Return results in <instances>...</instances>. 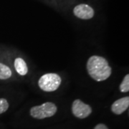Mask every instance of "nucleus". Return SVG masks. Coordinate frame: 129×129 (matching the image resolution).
<instances>
[{
  "label": "nucleus",
  "instance_id": "3",
  "mask_svg": "<svg viewBox=\"0 0 129 129\" xmlns=\"http://www.w3.org/2000/svg\"><path fill=\"white\" fill-rule=\"evenodd\" d=\"M57 111V108L55 103L52 102H46L40 106L32 107L30 109V115L36 119H44L53 116Z\"/></svg>",
  "mask_w": 129,
  "mask_h": 129
},
{
  "label": "nucleus",
  "instance_id": "6",
  "mask_svg": "<svg viewBox=\"0 0 129 129\" xmlns=\"http://www.w3.org/2000/svg\"><path fill=\"white\" fill-rule=\"evenodd\" d=\"M129 97H123L115 101L111 106V111L115 115H120L128 108Z\"/></svg>",
  "mask_w": 129,
  "mask_h": 129
},
{
  "label": "nucleus",
  "instance_id": "7",
  "mask_svg": "<svg viewBox=\"0 0 129 129\" xmlns=\"http://www.w3.org/2000/svg\"><path fill=\"white\" fill-rule=\"evenodd\" d=\"M14 68L16 72L22 75H26L28 73V67L27 65V63L22 57H17L14 60Z\"/></svg>",
  "mask_w": 129,
  "mask_h": 129
},
{
  "label": "nucleus",
  "instance_id": "4",
  "mask_svg": "<svg viewBox=\"0 0 129 129\" xmlns=\"http://www.w3.org/2000/svg\"><path fill=\"white\" fill-rule=\"evenodd\" d=\"M72 112L75 117L83 119L88 117L92 113L91 107L80 101V99L75 100L72 105Z\"/></svg>",
  "mask_w": 129,
  "mask_h": 129
},
{
  "label": "nucleus",
  "instance_id": "10",
  "mask_svg": "<svg viewBox=\"0 0 129 129\" xmlns=\"http://www.w3.org/2000/svg\"><path fill=\"white\" fill-rule=\"evenodd\" d=\"M9 108V103L5 98H0V114L5 113Z\"/></svg>",
  "mask_w": 129,
  "mask_h": 129
},
{
  "label": "nucleus",
  "instance_id": "8",
  "mask_svg": "<svg viewBox=\"0 0 129 129\" xmlns=\"http://www.w3.org/2000/svg\"><path fill=\"white\" fill-rule=\"evenodd\" d=\"M12 70L9 66L0 62V80H7L11 78Z\"/></svg>",
  "mask_w": 129,
  "mask_h": 129
},
{
  "label": "nucleus",
  "instance_id": "9",
  "mask_svg": "<svg viewBox=\"0 0 129 129\" xmlns=\"http://www.w3.org/2000/svg\"><path fill=\"white\" fill-rule=\"evenodd\" d=\"M120 92H128L129 91V75L127 74L124 77L123 81L121 82L119 86Z\"/></svg>",
  "mask_w": 129,
  "mask_h": 129
},
{
  "label": "nucleus",
  "instance_id": "11",
  "mask_svg": "<svg viewBox=\"0 0 129 129\" xmlns=\"http://www.w3.org/2000/svg\"><path fill=\"white\" fill-rule=\"evenodd\" d=\"M94 129H108V127H107L105 124L100 123V124H98L97 125H95V127L94 128Z\"/></svg>",
  "mask_w": 129,
  "mask_h": 129
},
{
  "label": "nucleus",
  "instance_id": "2",
  "mask_svg": "<svg viewBox=\"0 0 129 129\" xmlns=\"http://www.w3.org/2000/svg\"><path fill=\"white\" fill-rule=\"evenodd\" d=\"M62 83L61 77L57 73L44 74L38 80V85L45 92H53L57 90Z\"/></svg>",
  "mask_w": 129,
  "mask_h": 129
},
{
  "label": "nucleus",
  "instance_id": "1",
  "mask_svg": "<svg viewBox=\"0 0 129 129\" xmlns=\"http://www.w3.org/2000/svg\"><path fill=\"white\" fill-rule=\"evenodd\" d=\"M87 70L89 75L98 82L107 80L112 73V69L107 60L98 55L91 56L88 59Z\"/></svg>",
  "mask_w": 129,
  "mask_h": 129
},
{
  "label": "nucleus",
  "instance_id": "5",
  "mask_svg": "<svg viewBox=\"0 0 129 129\" xmlns=\"http://www.w3.org/2000/svg\"><path fill=\"white\" fill-rule=\"evenodd\" d=\"M94 13V9L90 6L85 4L77 5L73 9L75 16L81 19H90L93 17Z\"/></svg>",
  "mask_w": 129,
  "mask_h": 129
}]
</instances>
